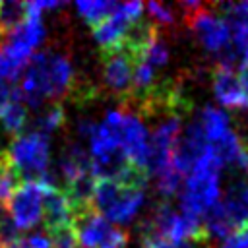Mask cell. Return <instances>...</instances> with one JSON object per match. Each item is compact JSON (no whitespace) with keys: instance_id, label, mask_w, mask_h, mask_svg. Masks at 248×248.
Masks as SVG:
<instances>
[{"instance_id":"31","label":"cell","mask_w":248,"mask_h":248,"mask_svg":"<svg viewBox=\"0 0 248 248\" xmlns=\"http://www.w3.org/2000/svg\"><path fill=\"white\" fill-rule=\"evenodd\" d=\"M4 155H6V149L2 147V140H0V159H4Z\"/></svg>"},{"instance_id":"19","label":"cell","mask_w":248,"mask_h":248,"mask_svg":"<svg viewBox=\"0 0 248 248\" xmlns=\"http://www.w3.org/2000/svg\"><path fill=\"white\" fill-rule=\"evenodd\" d=\"M66 120V112H64V107L60 103H52L48 107H45L33 120L35 124V130L33 132H39L43 136H48L50 132L58 130Z\"/></svg>"},{"instance_id":"30","label":"cell","mask_w":248,"mask_h":248,"mask_svg":"<svg viewBox=\"0 0 248 248\" xmlns=\"http://www.w3.org/2000/svg\"><path fill=\"white\" fill-rule=\"evenodd\" d=\"M16 93H17V89H16L12 83L0 79V108H2L8 101H12V99L16 97Z\"/></svg>"},{"instance_id":"13","label":"cell","mask_w":248,"mask_h":248,"mask_svg":"<svg viewBox=\"0 0 248 248\" xmlns=\"http://www.w3.org/2000/svg\"><path fill=\"white\" fill-rule=\"evenodd\" d=\"M74 213H76L74 205L66 196V192L56 186H48L45 194V203H43V221L46 231L72 225Z\"/></svg>"},{"instance_id":"27","label":"cell","mask_w":248,"mask_h":248,"mask_svg":"<svg viewBox=\"0 0 248 248\" xmlns=\"http://www.w3.org/2000/svg\"><path fill=\"white\" fill-rule=\"evenodd\" d=\"M209 240H178L169 242L161 238H141V248H209Z\"/></svg>"},{"instance_id":"7","label":"cell","mask_w":248,"mask_h":248,"mask_svg":"<svg viewBox=\"0 0 248 248\" xmlns=\"http://www.w3.org/2000/svg\"><path fill=\"white\" fill-rule=\"evenodd\" d=\"M74 229L81 248H126L130 236L126 231L112 227L93 207L74 213Z\"/></svg>"},{"instance_id":"11","label":"cell","mask_w":248,"mask_h":248,"mask_svg":"<svg viewBox=\"0 0 248 248\" xmlns=\"http://www.w3.org/2000/svg\"><path fill=\"white\" fill-rule=\"evenodd\" d=\"M120 149H122L124 157L130 163L145 169V165H147V153H149V134H147L141 118L138 114H134V112H124L122 110Z\"/></svg>"},{"instance_id":"35","label":"cell","mask_w":248,"mask_h":248,"mask_svg":"<svg viewBox=\"0 0 248 248\" xmlns=\"http://www.w3.org/2000/svg\"><path fill=\"white\" fill-rule=\"evenodd\" d=\"M0 248H4V246H2V244H0Z\"/></svg>"},{"instance_id":"18","label":"cell","mask_w":248,"mask_h":248,"mask_svg":"<svg viewBox=\"0 0 248 248\" xmlns=\"http://www.w3.org/2000/svg\"><path fill=\"white\" fill-rule=\"evenodd\" d=\"M118 4L108 2V0H79L76 2V10L78 14L87 21V25L93 29L95 25H99L101 21H105L110 14H114Z\"/></svg>"},{"instance_id":"25","label":"cell","mask_w":248,"mask_h":248,"mask_svg":"<svg viewBox=\"0 0 248 248\" xmlns=\"http://www.w3.org/2000/svg\"><path fill=\"white\" fill-rule=\"evenodd\" d=\"M48 242H50V248H78L79 244H78L74 223L48 231Z\"/></svg>"},{"instance_id":"12","label":"cell","mask_w":248,"mask_h":248,"mask_svg":"<svg viewBox=\"0 0 248 248\" xmlns=\"http://www.w3.org/2000/svg\"><path fill=\"white\" fill-rule=\"evenodd\" d=\"M211 83H213V93L223 107H227V108L246 107V97H244L242 85L232 68L215 64L213 74H211Z\"/></svg>"},{"instance_id":"8","label":"cell","mask_w":248,"mask_h":248,"mask_svg":"<svg viewBox=\"0 0 248 248\" xmlns=\"http://www.w3.org/2000/svg\"><path fill=\"white\" fill-rule=\"evenodd\" d=\"M50 182H23L8 200V215L19 231L33 229L43 219V203Z\"/></svg>"},{"instance_id":"17","label":"cell","mask_w":248,"mask_h":248,"mask_svg":"<svg viewBox=\"0 0 248 248\" xmlns=\"http://www.w3.org/2000/svg\"><path fill=\"white\" fill-rule=\"evenodd\" d=\"M0 126L6 134H12L16 138L27 126V105L21 101L19 93H16V97L0 108Z\"/></svg>"},{"instance_id":"20","label":"cell","mask_w":248,"mask_h":248,"mask_svg":"<svg viewBox=\"0 0 248 248\" xmlns=\"http://www.w3.org/2000/svg\"><path fill=\"white\" fill-rule=\"evenodd\" d=\"M27 17V8L23 2L6 0L0 2V29L2 33H12Z\"/></svg>"},{"instance_id":"33","label":"cell","mask_w":248,"mask_h":248,"mask_svg":"<svg viewBox=\"0 0 248 248\" xmlns=\"http://www.w3.org/2000/svg\"><path fill=\"white\" fill-rule=\"evenodd\" d=\"M246 182H248V170H246Z\"/></svg>"},{"instance_id":"24","label":"cell","mask_w":248,"mask_h":248,"mask_svg":"<svg viewBox=\"0 0 248 248\" xmlns=\"http://www.w3.org/2000/svg\"><path fill=\"white\" fill-rule=\"evenodd\" d=\"M231 48L240 64L248 62V23L231 25Z\"/></svg>"},{"instance_id":"1","label":"cell","mask_w":248,"mask_h":248,"mask_svg":"<svg viewBox=\"0 0 248 248\" xmlns=\"http://www.w3.org/2000/svg\"><path fill=\"white\" fill-rule=\"evenodd\" d=\"M74 83V68L64 54L39 52L31 56L17 93L27 107L39 108L46 99H56L72 91Z\"/></svg>"},{"instance_id":"23","label":"cell","mask_w":248,"mask_h":248,"mask_svg":"<svg viewBox=\"0 0 248 248\" xmlns=\"http://www.w3.org/2000/svg\"><path fill=\"white\" fill-rule=\"evenodd\" d=\"M155 180H157V190H159V194H161L165 200H169L170 196H174V194L180 190L182 174L178 172V169H176L174 165H170L169 169L161 170V172L155 176Z\"/></svg>"},{"instance_id":"4","label":"cell","mask_w":248,"mask_h":248,"mask_svg":"<svg viewBox=\"0 0 248 248\" xmlns=\"http://www.w3.org/2000/svg\"><path fill=\"white\" fill-rule=\"evenodd\" d=\"M6 157L16 169L17 176L25 182H50L48 161H50V143L48 136L39 132H29L17 136L6 149Z\"/></svg>"},{"instance_id":"28","label":"cell","mask_w":248,"mask_h":248,"mask_svg":"<svg viewBox=\"0 0 248 248\" xmlns=\"http://www.w3.org/2000/svg\"><path fill=\"white\" fill-rule=\"evenodd\" d=\"M145 10H147V14H149V19L151 21H157L159 25H174V21H176V14L169 8V6H165V4H159V2H149L147 6H143Z\"/></svg>"},{"instance_id":"9","label":"cell","mask_w":248,"mask_h":248,"mask_svg":"<svg viewBox=\"0 0 248 248\" xmlns=\"http://www.w3.org/2000/svg\"><path fill=\"white\" fill-rule=\"evenodd\" d=\"M143 4L141 2H124L118 4L114 14H110L105 21L93 27V37L97 45L101 46V52H108L122 46V41L126 37V31L132 23H136L141 17Z\"/></svg>"},{"instance_id":"34","label":"cell","mask_w":248,"mask_h":248,"mask_svg":"<svg viewBox=\"0 0 248 248\" xmlns=\"http://www.w3.org/2000/svg\"><path fill=\"white\" fill-rule=\"evenodd\" d=\"M0 37H2V29H0Z\"/></svg>"},{"instance_id":"10","label":"cell","mask_w":248,"mask_h":248,"mask_svg":"<svg viewBox=\"0 0 248 248\" xmlns=\"http://www.w3.org/2000/svg\"><path fill=\"white\" fill-rule=\"evenodd\" d=\"M103 58V81L110 93L120 97L124 103L132 95L134 85V56L124 48L101 52Z\"/></svg>"},{"instance_id":"15","label":"cell","mask_w":248,"mask_h":248,"mask_svg":"<svg viewBox=\"0 0 248 248\" xmlns=\"http://www.w3.org/2000/svg\"><path fill=\"white\" fill-rule=\"evenodd\" d=\"M43 39H45V25L39 16H27L25 21L10 33V43L23 46L29 52H33V48L39 46Z\"/></svg>"},{"instance_id":"21","label":"cell","mask_w":248,"mask_h":248,"mask_svg":"<svg viewBox=\"0 0 248 248\" xmlns=\"http://www.w3.org/2000/svg\"><path fill=\"white\" fill-rule=\"evenodd\" d=\"M17 182L19 176L8 161V157L4 155V159H0V203L8 202L14 196V192L17 190Z\"/></svg>"},{"instance_id":"14","label":"cell","mask_w":248,"mask_h":248,"mask_svg":"<svg viewBox=\"0 0 248 248\" xmlns=\"http://www.w3.org/2000/svg\"><path fill=\"white\" fill-rule=\"evenodd\" d=\"M29 60H31V52L27 48L8 41L6 45L0 46V79L8 83L16 81L21 76V72H25Z\"/></svg>"},{"instance_id":"26","label":"cell","mask_w":248,"mask_h":248,"mask_svg":"<svg viewBox=\"0 0 248 248\" xmlns=\"http://www.w3.org/2000/svg\"><path fill=\"white\" fill-rule=\"evenodd\" d=\"M215 8L221 10V16L229 21V25H234V23H248V0H244V2L217 4Z\"/></svg>"},{"instance_id":"5","label":"cell","mask_w":248,"mask_h":248,"mask_svg":"<svg viewBox=\"0 0 248 248\" xmlns=\"http://www.w3.org/2000/svg\"><path fill=\"white\" fill-rule=\"evenodd\" d=\"M145 200L143 188L124 186L116 180H97L91 207L108 223H130Z\"/></svg>"},{"instance_id":"32","label":"cell","mask_w":248,"mask_h":248,"mask_svg":"<svg viewBox=\"0 0 248 248\" xmlns=\"http://www.w3.org/2000/svg\"><path fill=\"white\" fill-rule=\"evenodd\" d=\"M209 248H223V244H217V242H211Z\"/></svg>"},{"instance_id":"22","label":"cell","mask_w":248,"mask_h":248,"mask_svg":"<svg viewBox=\"0 0 248 248\" xmlns=\"http://www.w3.org/2000/svg\"><path fill=\"white\" fill-rule=\"evenodd\" d=\"M138 60H143V62H147L151 68H161V66H165L167 62H169V46H167V43L163 41V39H155L149 46H145L138 56H136Z\"/></svg>"},{"instance_id":"16","label":"cell","mask_w":248,"mask_h":248,"mask_svg":"<svg viewBox=\"0 0 248 248\" xmlns=\"http://www.w3.org/2000/svg\"><path fill=\"white\" fill-rule=\"evenodd\" d=\"M198 118H200V124H202V128H203L205 140H207L209 143H217L219 140H223V138L231 132L227 112H223L221 108H217V107H213V105L203 107Z\"/></svg>"},{"instance_id":"29","label":"cell","mask_w":248,"mask_h":248,"mask_svg":"<svg viewBox=\"0 0 248 248\" xmlns=\"http://www.w3.org/2000/svg\"><path fill=\"white\" fill-rule=\"evenodd\" d=\"M10 248H50L48 236L45 234H29V236H19Z\"/></svg>"},{"instance_id":"6","label":"cell","mask_w":248,"mask_h":248,"mask_svg":"<svg viewBox=\"0 0 248 248\" xmlns=\"http://www.w3.org/2000/svg\"><path fill=\"white\" fill-rule=\"evenodd\" d=\"M178 10L182 12L186 27L207 50L221 54L231 46V25L221 14L213 12L211 6L200 2H180Z\"/></svg>"},{"instance_id":"3","label":"cell","mask_w":248,"mask_h":248,"mask_svg":"<svg viewBox=\"0 0 248 248\" xmlns=\"http://www.w3.org/2000/svg\"><path fill=\"white\" fill-rule=\"evenodd\" d=\"M246 225H248V182L244 178H232L223 198L205 213L203 227L207 234H213L217 238H229Z\"/></svg>"},{"instance_id":"2","label":"cell","mask_w":248,"mask_h":248,"mask_svg":"<svg viewBox=\"0 0 248 248\" xmlns=\"http://www.w3.org/2000/svg\"><path fill=\"white\" fill-rule=\"evenodd\" d=\"M221 161L215 155L211 143L200 161L194 165L192 172L186 176V182L180 190V209L202 219L217 202H219V174Z\"/></svg>"}]
</instances>
